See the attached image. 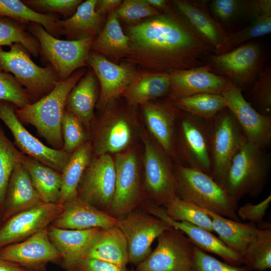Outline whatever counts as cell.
Masks as SVG:
<instances>
[{
    "mask_svg": "<svg viewBox=\"0 0 271 271\" xmlns=\"http://www.w3.org/2000/svg\"><path fill=\"white\" fill-rule=\"evenodd\" d=\"M129 49L122 61L141 71L170 72L206 64L214 52L172 5L167 11L127 27Z\"/></svg>",
    "mask_w": 271,
    "mask_h": 271,
    "instance_id": "obj_1",
    "label": "cell"
},
{
    "mask_svg": "<svg viewBox=\"0 0 271 271\" xmlns=\"http://www.w3.org/2000/svg\"><path fill=\"white\" fill-rule=\"evenodd\" d=\"M87 71L86 67L76 70L68 79L60 81L46 95L23 108L15 109L19 120L35 126L38 133L54 149L63 150L61 121L66 99Z\"/></svg>",
    "mask_w": 271,
    "mask_h": 271,
    "instance_id": "obj_2",
    "label": "cell"
},
{
    "mask_svg": "<svg viewBox=\"0 0 271 271\" xmlns=\"http://www.w3.org/2000/svg\"><path fill=\"white\" fill-rule=\"evenodd\" d=\"M174 172L178 197L214 214L240 221L237 214L238 202L210 175L179 164L174 167Z\"/></svg>",
    "mask_w": 271,
    "mask_h": 271,
    "instance_id": "obj_3",
    "label": "cell"
},
{
    "mask_svg": "<svg viewBox=\"0 0 271 271\" xmlns=\"http://www.w3.org/2000/svg\"><path fill=\"white\" fill-rule=\"evenodd\" d=\"M270 166L264 150L247 140L232 159L222 186L237 202L246 195L256 197L265 186Z\"/></svg>",
    "mask_w": 271,
    "mask_h": 271,
    "instance_id": "obj_4",
    "label": "cell"
},
{
    "mask_svg": "<svg viewBox=\"0 0 271 271\" xmlns=\"http://www.w3.org/2000/svg\"><path fill=\"white\" fill-rule=\"evenodd\" d=\"M27 28L39 42L43 60L53 69L60 81L88 66L87 57L96 37L64 40L52 36L37 23H30Z\"/></svg>",
    "mask_w": 271,
    "mask_h": 271,
    "instance_id": "obj_5",
    "label": "cell"
},
{
    "mask_svg": "<svg viewBox=\"0 0 271 271\" xmlns=\"http://www.w3.org/2000/svg\"><path fill=\"white\" fill-rule=\"evenodd\" d=\"M10 47L9 51H5L0 46V71L13 75L32 100L36 101L46 95L60 82L50 66L37 65L21 44Z\"/></svg>",
    "mask_w": 271,
    "mask_h": 271,
    "instance_id": "obj_6",
    "label": "cell"
},
{
    "mask_svg": "<svg viewBox=\"0 0 271 271\" xmlns=\"http://www.w3.org/2000/svg\"><path fill=\"white\" fill-rule=\"evenodd\" d=\"M209 121L210 176L222 186L232 159L247 139L227 108L219 112Z\"/></svg>",
    "mask_w": 271,
    "mask_h": 271,
    "instance_id": "obj_7",
    "label": "cell"
},
{
    "mask_svg": "<svg viewBox=\"0 0 271 271\" xmlns=\"http://www.w3.org/2000/svg\"><path fill=\"white\" fill-rule=\"evenodd\" d=\"M178 130L175 134V159L182 166L203 171L209 175L211 161L209 121L190 113L179 111Z\"/></svg>",
    "mask_w": 271,
    "mask_h": 271,
    "instance_id": "obj_8",
    "label": "cell"
},
{
    "mask_svg": "<svg viewBox=\"0 0 271 271\" xmlns=\"http://www.w3.org/2000/svg\"><path fill=\"white\" fill-rule=\"evenodd\" d=\"M144 144L143 182L145 195L165 207L176 196L177 184L171 159L156 143L143 133Z\"/></svg>",
    "mask_w": 271,
    "mask_h": 271,
    "instance_id": "obj_9",
    "label": "cell"
},
{
    "mask_svg": "<svg viewBox=\"0 0 271 271\" xmlns=\"http://www.w3.org/2000/svg\"><path fill=\"white\" fill-rule=\"evenodd\" d=\"M211 71L225 76L241 90L251 86L263 68L265 56L259 44L248 42L233 50L209 57Z\"/></svg>",
    "mask_w": 271,
    "mask_h": 271,
    "instance_id": "obj_10",
    "label": "cell"
},
{
    "mask_svg": "<svg viewBox=\"0 0 271 271\" xmlns=\"http://www.w3.org/2000/svg\"><path fill=\"white\" fill-rule=\"evenodd\" d=\"M114 161L115 188L109 214L119 219L142 204L145 195L136 152L128 149L115 154Z\"/></svg>",
    "mask_w": 271,
    "mask_h": 271,
    "instance_id": "obj_11",
    "label": "cell"
},
{
    "mask_svg": "<svg viewBox=\"0 0 271 271\" xmlns=\"http://www.w3.org/2000/svg\"><path fill=\"white\" fill-rule=\"evenodd\" d=\"M195 247L185 234L172 227L159 235L156 248L134 269L136 271H191Z\"/></svg>",
    "mask_w": 271,
    "mask_h": 271,
    "instance_id": "obj_12",
    "label": "cell"
},
{
    "mask_svg": "<svg viewBox=\"0 0 271 271\" xmlns=\"http://www.w3.org/2000/svg\"><path fill=\"white\" fill-rule=\"evenodd\" d=\"M116 226L126 239L129 263L135 266L150 254L153 241L164 231L172 227L144 210L130 212L119 218Z\"/></svg>",
    "mask_w": 271,
    "mask_h": 271,
    "instance_id": "obj_13",
    "label": "cell"
},
{
    "mask_svg": "<svg viewBox=\"0 0 271 271\" xmlns=\"http://www.w3.org/2000/svg\"><path fill=\"white\" fill-rule=\"evenodd\" d=\"M114 159L106 154L92 157L77 190V197L109 214L115 188Z\"/></svg>",
    "mask_w": 271,
    "mask_h": 271,
    "instance_id": "obj_14",
    "label": "cell"
},
{
    "mask_svg": "<svg viewBox=\"0 0 271 271\" xmlns=\"http://www.w3.org/2000/svg\"><path fill=\"white\" fill-rule=\"evenodd\" d=\"M16 108L10 102L0 101V119L11 131L15 146L23 154L61 173L70 154L47 147L32 134L17 117Z\"/></svg>",
    "mask_w": 271,
    "mask_h": 271,
    "instance_id": "obj_15",
    "label": "cell"
},
{
    "mask_svg": "<svg viewBox=\"0 0 271 271\" xmlns=\"http://www.w3.org/2000/svg\"><path fill=\"white\" fill-rule=\"evenodd\" d=\"M104 110L92 143L95 156L122 153L129 149L135 137L134 122L130 114L110 105Z\"/></svg>",
    "mask_w": 271,
    "mask_h": 271,
    "instance_id": "obj_16",
    "label": "cell"
},
{
    "mask_svg": "<svg viewBox=\"0 0 271 271\" xmlns=\"http://www.w3.org/2000/svg\"><path fill=\"white\" fill-rule=\"evenodd\" d=\"M87 63L100 84V92L95 106L100 110H104L121 96L139 72L132 64L122 61L117 64L92 50L88 54Z\"/></svg>",
    "mask_w": 271,
    "mask_h": 271,
    "instance_id": "obj_17",
    "label": "cell"
},
{
    "mask_svg": "<svg viewBox=\"0 0 271 271\" xmlns=\"http://www.w3.org/2000/svg\"><path fill=\"white\" fill-rule=\"evenodd\" d=\"M227 108L233 114L247 140L264 150L271 142V115L256 110L244 98L242 90L228 78L220 94Z\"/></svg>",
    "mask_w": 271,
    "mask_h": 271,
    "instance_id": "obj_18",
    "label": "cell"
},
{
    "mask_svg": "<svg viewBox=\"0 0 271 271\" xmlns=\"http://www.w3.org/2000/svg\"><path fill=\"white\" fill-rule=\"evenodd\" d=\"M56 203H40L19 212L0 225V249L21 241L47 227L61 211Z\"/></svg>",
    "mask_w": 271,
    "mask_h": 271,
    "instance_id": "obj_19",
    "label": "cell"
},
{
    "mask_svg": "<svg viewBox=\"0 0 271 271\" xmlns=\"http://www.w3.org/2000/svg\"><path fill=\"white\" fill-rule=\"evenodd\" d=\"M142 205L144 210L149 213L182 231L195 246L201 250L217 255L230 264L241 265L243 264L242 256L227 246L211 232L188 222L172 220L166 214L164 207L158 206L151 201L146 200Z\"/></svg>",
    "mask_w": 271,
    "mask_h": 271,
    "instance_id": "obj_20",
    "label": "cell"
},
{
    "mask_svg": "<svg viewBox=\"0 0 271 271\" xmlns=\"http://www.w3.org/2000/svg\"><path fill=\"white\" fill-rule=\"evenodd\" d=\"M168 73L170 83L168 97L171 99L202 93L220 94L228 81L225 76L212 72L208 63Z\"/></svg>",
    "mask_w": 271,
    "mask_h": 271,
    "instance_id": "obj_21",
    "label": "cell"
},
{
    "mask_svg": "<svg viewBox=\"0 0 271 271\" xmlns=\"http://www.w3.org/2000/svg\"><path fill=\"white\" fill-rule=\"evenodd\" d=\"M62 258L44 228L24 241L0 249V258L23 267L35 268Z\"/></svg>",
    "mask_w": 271,
    "mask_h": 271,
    "instance_id": "obj_22",
    "label": "cell"
},
{
    "mask_svg": "<svg viewBox=\"0 0 271 271\" xmlns=\"http://www.w3.org/2000/svg\"><path fill=\"white\" fill-rule=\"evenodd\" d=\"M171 4L192 30L214 51L222 45L228 32L211 14L209 2L175 0Z\"/></svg>",
    "mask_w": 271,
    "mask_h": 271,
    "instance_id": "obj_23",
    "label": "cell"
},
{
    "mask_svg": "<svg viewBox=\"0 0 271 271\" xmlns=\"http://www.w3.org/2000/svg\"><path fill=\"white\" fill-rule=\"evenodd\" d=\"M141 106L146 125L156 143L171 159H175L176 122L180 110L171 99L165 102L151 101Z\"/></svg>",
    "mask_w": 271,
    "mask_h": 271,
    "instance_id": "obj_24",
    "label": "cell"
},
{
    "mask_svg": "<svg viewBox=\"0 0 271 271\" xmlns=\"http://www.w3.org/2000/svg\"><path fill=\"white\" fill-rule=\"evenodd\" d=\"M118 220L77 197L62 205L51 226L74 230L107 229L116 226Z\"/></svg>",
    "mask_w": 271,
    "mask_h": 271,
    "instance_id": "obj_25",
    "label": "cell"
},
{
    "mask_svg": "<svg viewBox=\"0 0 271 271\" xmlns=\"http://www.w3.org/2000/svg\"><path fill=\"white\" fill-rule=\"evenodd\" d=\"M101 229L74 230L51 226L48 233L50 241L61 254L65 267L68 271H72Z\"/></svg>",
    "mask_w": 271,
    "mask_h": 271,
    "instance_id": "obj_26",
    "label": "cell"
},
{
    "mask_svg": "<svg viewBox=\"0 0 271 271\" xmlns=\"http://www.w3.org/2000/svg\"><path fill=\"white\" fill-rule=\"evenodd\" d=\"M41 203L23 162L17 165L7 187L2 222Z\"/></svg>",
    "mask_w": 271,
    "mask_h": 271,
    "instance_id": "obj_27",
    "label": "cell"
},
{
    "mask_svg": "<svg viewBox=\"0 0 271 271\" xmlns=\"http://www.w3.org/2000/svg\"><path fill=\"white\" fill-rule=\"evenodd\" d=\"M97 0L82 2L69 18L56 21L57 37L65 36L67 40L96 37L103 29L105 16L95 10Z\"/></svg>",
    "mask_w": 271,
    "mask_h": 271,
    "instance_id": "obj_28",
    "label": "cell"
},
{
    "mask_svg": "<svg viewBox=\"0 0 271 271\" xmlns=\"http://www.w3.org/2000/svg\"><path fill=\"white\" fill-rule=\"evenodd\" d=\"M97 79L91 69H87L69 93L65 110L74 115L85 129H90L95 120L97 100Z\"/></svg>",
    "mask_w": 271,
    "mask_h": 271,
    "instance_id": "obj_29",
    "label": "cell"
},
{
    "mask_svg": "<svg viewBox=\"0 0 271 271\" xmlns=\"http://www.w3.org/2000/svg\"><path fill=\"white\" fill-rule=\"evenodd\" d=\"M84 257L126 267L129 263L128 246L120 229L117 226L102 229L87 249Z\"/></svg>",
    "mask_w": 271,
    "mask_h": 271,
    "instance_id": "obj_30",
    "label": "cell"
},
{
    "mask_svg": "<svg viewBox=\"0 0 271 271\" xmlns=\"http://www.w3.org/2000/svg\"><path fill=\"white\" fill-rule=\"evenodd\" d=\"M170 86L168 73L139 71L137 77L121 96L131 107L142 105L157 98L168 96Z\"/></svg>",
    "mask_w": 271,
    "mask_h": 271,
    "instance_id": "obj_31",
    "label": "cell"
},
{
    "mask_svg": "<svg viewBox=\"0 0 271 271\" xmlns=\"http://www.w3.org/2000/svg\"><path fill=\"white\" fill-rule=\"evenodd\" d=\"M210 13L221 25L243 20L253 21L262 13L271 11L270 0H212Z\"/></svg>",
    "mask_w": 271,
    "mask_h": 271,
    "instance_id": "obj_32",
    "label": "cell"
},
{
    "mask_svg": "<svg viewBox=\"0 0 271 271\" xmlns=\"http://www.w3.org/2000/svg\"><path fill=\"white\" fill-rule=\"evenodd\" d=\"M93 154L91 142L87 140L70 155L61 174L62 184L57 204L65 203L77 197V190Z\"/></svg>",
    "mask_w": 271,
    "mask_h": 271,
    "instance_id": "obj_33",
    "label": "cell"
},
{
    "mask_svg": "<svg viewBox=\"0 0 271 271\" xmlns=\"http://www.w3.org/2000/svg\"><path fill=\"white\" fill-rule=\"evenodd\" d=\"M203 209L211 218L213 232L218 234V238L242 256L258 229L255 223H242Z\"/></svg>",
    "mask_w": 271,
    "mask_h": 271,
    "instance_id": "obj_34",
    "label": "cell"
},
{
    "mask_svg": "<svg viewBox=\"0 0 271 271\" xmlns=\"http://www.w3.org/2000/svg\"><path fill=\"white\" fill-rule=\"evenodd\" d=\"M129 49V38L124 34L115 12L109 13L103 29L93 42L91 50L118 61L125 58Z\"/></svg>",
    "mask_w": 271,
    "mask_h": 271,
    "instance_id": "obj_35",
    "label": "cell"
},
{
    "mask_svg": "<svg viewBox=\"0 0 271 271\" xmlns=\"http://www.w3.org/2000/svg\"><path fill=\"white\" fill-rule=\"evenodd\" d=\"M23 164L42 202L57 204L61 174L29 156H25Z\"/></svg>",
    "mask_w": 271,
    "mask_h": 271,
    "instance_id": "obj_36",
    "label": "cell"
},
{
    "mask_svg": "<svg viewBox=\"0 0 271 271\" xmlns=\"http://www.w3.org/2000/svg\"><path fill=\"white\" fill-rule=\"evenodd\" d=\"M0 16L13 19L27 25L35 23L57 37L56 21L58 17L53 14L38 13L26 5L22 1L0 0Z\"/></svg>",
    "mask_w": 271,
    "mask_h": 271,
    "instance_id": "obj_37",
    "label": "cell"
},
{
    "mask_svg": "<svg viewBox=\"0 0 271 271\" xmlns=\"http://www.w3.org/2000/svg\"><path fill=\"white\" fill-rule=\"evenodd\" d=\"M171 100L178 110L207 120H210L219 112L227 108L226 101L220 94L202 93Z\"/></svg>",
    "mask_w": 271,
    "mask_h": 271,
    "instance_id": "obj_38",
    "label": "cell"
},
{
    "mask_svg": "<svg viewBox=\"0 0 271 271\" xmlns=\"http://www.w3.org/2000/svg\"><path fill=\"white\" fill-rule=\"evenodd\" d=\"M271 32V11L262 13L246 27L228 33L222 45L214 52L218 55L230 51L251 39L268 34Z\"/></svg>",
    "mask_w": 271,
    "mask_h": 271,
    "instance_id": "obj_39",
    "label": "cell"
},
{
    "mask_svg": "<svg viewBox=\"0 0 271 271\" xmlns=\"http://www.w3.org/2000/svg\"><path fill=\"white\" fill-rule=\"evenodd\" d=\"M244 266L252 271L271 268V229H258L242 255Z\"/></svg>",
    "mask_w": 271,
    "mask_h": 271,
    "instance_id": "obj_40",
    "label": "cell"
},
{
    "mask_svg": "<svg viewBox=\"0 0 271 271\" xmlns=\"http://www.w3.org/2000/svg\"><path fill=\"white\" fill-rule=\"evenodd\" d=\"M15 43L21 44L35 57L40 55L39 42L28 31L27 25L0 16V46Z\"/></svg>",
    "mask_w": 271,
    "mask_h": 271,
    "instance_id": "obj_41",
    "label": "cell"
},
{
    "mask_svg": "<svg viewBox=\"0 0 271 271\" xmlns=\"http://www.w3.org/2000/svg\"><path fill=\"white\" fill-rule=\"evenodd\" d=\"M25 155L6 136L0 125V220L2 221L4 200L11 174L16 167L23 163Z\"/></svg>",
    "mask_w": 271,
    "mask_h": 271,
    "instance_id": "obj_42",
    "label": "cell"
},
{
    "mask_svg": "<svg viewBox=\"0 0 271 271\" xmlns=\"http://www.w3.org/2000/svg\"><path fill=\"white\" fill-rule=\"evenodd\" d=\"M164 208L167 215L173 220L188 222L210 232L213 231L210 216L194 203L176 196Z\"/></svg>",
    "mask_w": 271,
    "mask_h": 271,
    "instance_id": "obj_43",
    "label": "cell"
},
{
    "mask_svg": "<svg viewBox=\"0 0 271 271\" xmlns=\"http://www.w3.org/2000/svg\"><path fill=\"white\" fill-rule=\"evenodd\" d=\"M63 150L71 154L87 141L86 129L72 113L65 109L61 121Z\"/></svg>",
    "mask_w": 271,
    "mask_h": 271,
    "instance_id": "obj_44",
    "label": "cell"
},
{
    "mask_svg": "<svg viewBox=\"0 0 271 271\" xmlns=\"http://www.w3.org/2000/svg\"><path fill=\"white\" fill-rule=\"evenodd\" d=\"M251 99L259 112L264 115L271 112V67H263L252 85Z\"/></svg>",
    "mask_w": 271,
    "mask_h": 271,
    "instance_id": "obj_45",
    "label": "cell"
},
{
    "mask_svg": "<svg viewBox=\"0 0 271 271\" xmlns=\"http://www.w3.org/2000/svg\"><path fill=\"white\" fill-rule=\"evenodd\" d=\"M0 101L10 102L17 108H21L32 103L26 90L16 80L13 75L0 71Z\"/></svg>",
    "mask_w": 271,
    "mask_h": 271,
    "instance_id": "obj_46",
    "label": "cell"
},
{
    "mask_svg": "<svg viewBox=\"0 0 271 271\" xmlns=\"http://www.w3.org/2000/svg\"><path fill=\"white\" fill-rule=\"evenodd\" d=\"M118 19L129 24H136L141 21L159 15L161 13L150 6L146 0L122 1L114 11Z\"/></svg>",
    "mask_w": 271,
    "mask_h": 271,
    "instance_id": "obj_47",
    "label": "cell"
},
{
    "mask_svg": "<svg viewBox=\"0 0 271 271\" xmlns=\"http://www.w3.org/2000/svg\"><path fill=\"white\" fill-rule=\"evenodd\" d=\"M34 11L39 13H57L65 17L71 16L82 0H23Z\"/></svg>",
    "mask_w": 271,
    "mask_h": 271,
    "instance_id": "obj_48",
    "label": "cell"
},
{
    "mask_svg": "<svg viewBox=\"0 0 271 271\" xmlns=\"http://www.w3.org/2000/svg\"><path fill=\"white\" fill-rule=\"evenodd\" d=\"M191 271H252L245 266L221 261L196 246Z\"/></svg>",
    "mask_w": 271,
    "mask_h": 271,
    "instance_id": "obj_49",
    "label": "cell"
},
{
    "mask_svg": "<svg viewBox=\"0 0 271 271\" xmlns=\"http://www.w3.org/2000/svg\"><path fill=\"white\" fill-rule=\"evenodd\" d=\"M270 202L271 196L269 195L257 204L246 203L238 208L237 214L240 220H248L253 223H261Z\"/></svg>",
    "mask_w": 271,
    "mask_h": 271,
    "instance_id": "obj_50",
    "label": "cell"
},
{
    "mask_svg": "<svg viewBox=\"0 0 271 271\" xmlns=\"http://www.w3.org/2000/svg\"><path fill=\"white\" fill-rule=\"evenodd\" d=\"M72 271H128V269L106 261L84 257L76 264Z\"/></svg>",
    "mask_w": 271,
    "mask_h": 271,
    "instance_id": "obj_51",
    "label": "cell"
},
{
    "mask_svg": "<svg viewBox=\"0 0 271 271\" xmlns=\"http://www.w3.org/2000/svg\"><path fill=\"white\" fill-rule=\"evenodd\" d=\"M121 0H97L95 10L102 15L105 16L116 11L121 4Z\"/></svg>",
    "mask_w": 271,
    "mask_h": 271,
    "instance_id": "obj_52",
    "label": "cell"
},
{
    "mask_svg": "<svg viewBox=\"0 0 271 271\" xmlns=\"http://www.w3.org/2000/svg\"><path fill=\"white\" fill-rule=\"evenodd\" d=\"M0 271H33L18 264L0 258Z\"/></svg>",
    "mask_w": 271,
    "mask_h": 271,
    "instance_id": "obj_53",
    "label": "cell"
},
{
    "mask_svg": "<svg viewBox=\"0 0 271 271\" xmlns=\"http://www.w3.org/2000/svg\"><path fill=\"white\" fill-rule=\"evenodd\" d=\"M146 2L152 7L160 13L168 11L171 7V2L166 0H146Z\"/></svg>",
    "mask_w": 271,
    "mask_h": 271,
    "instance_id": "obj_54",
    "label": "cell"
},
{
    "mask_svg": "<svg viewBox=\"0 0 271 271\" xmlns=\"http://www.w3.org/2000/svg\"><path fill=\"white\" fill-rule=\"evenodd\" d=\"M128 271H136L134 267H132L131 269H128Z\"/></svg>",
    "mask_w": 271,
    "mask_h": 271,
    "instance_id": "obj_55",
    "label": "cell"
},
{
    "mask_svg": "<svg viewBox=\"0 0 271 271\" xmlns=\"http://www.w3.org/2000/svg\"><path fill=\"white\" fill-rule=\"evenodd\" d=\"M2 222L0 220V225H1Z\"/></svg>",
    "mask_w": 271,
    "mask_h": 271,
    "instance_id": "obj_56",
    "label": "cell"
}]
</instances>
